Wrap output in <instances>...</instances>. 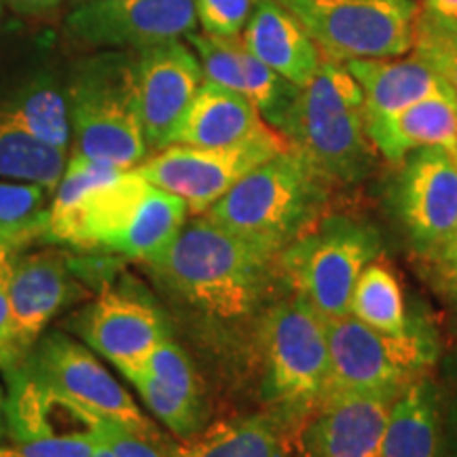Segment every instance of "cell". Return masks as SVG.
<instances>
[{
	"label": "cell",
	"mask_w": 457,
	"mask_h": 457,
	"mask_svg": "<svg viewBox=\"0 0 457 457\" xmlns=\"http://www.w3.org/2000/svg\"><path fill=\"white\" fill-rule=\"evenodd\" d=\"M278 256L197 214L162 254L140 265L176 307L205 327L259 328L279 293H286Z\"/></svg>",
	"instance_id": "obj_1"
},
{
	"label": "cell",
	"mask_w": 457,
	"mask_h": 457,
	"mask_svg": "<svg viewBox=\"0 0 457 457\" xmlns=\"http://www.w3.org/2000/svg\"><path fill=\"white\" fill-rule=\"evenodd\" d=\"M74 155L134 170L151 155L145 138L134 49H104L64 71Z\"/></svg>",
	"instance_id": "obj_2"
},
{
	"label": "cell",
	"mask_w": 457,
	"mask_h": 457,
	"mask_svg": "<svg viewBox=\"0 0 457 457\" xmlns=\"http://www.w3.org/2000/svg\"><path fill=\"white\" fill-rule=\"evenodd\" d=\"M254 343L265 413L295 438L330 398L327 320L301 296L284 293L267 310Z\"/></svg>",
	"instance_id": "obj_3"
},
{
	"label": "cell",
	"mask_w": 457,
	"mask_h": 457,
	"mask_svg": "<svg viewBox=\"0 0 457 457\" xmlns=\"http://www.w3.org/2000/svg\"><path fill=\"white\" fill-rule=\"evenodd\" d=\"M333 187L290 146L245 174L204 214L236 236L282 253L322 219Z\"/></svg>",
	"instance_id": "obj_4"
},
{
	"label": "cell",
	"mask_w": 457,
	"mask_h": 457,
	"mask_svg": "<svg viewBox=\"0 0 457 457\" xmlns=\"http://www.w3.org/2000/svg\"><path fill=\"white\" fill-rule=\"evenodd\" d=\"M284 136L333 185H358L377 165L364 96L345 64L324 60L301 89Z\"/></svg>",
	"instance_id": "obj_5"
},
{
	"label": "cell",
	"mask_w": 457,
	"mask_h": 457,
	"mask_svg": "<svg viewBox=\"0 0 457 457\" xmlns=\"http://www.w3.org/2000/svg\"><path fill=\"white\" fill-rule=\"evenodd\" d=\"M381 248L384 239L370 222L347 214L322 216L278 256L286 293L301 296L324 320L350 316L360 273Z\"/></svg>",
	"instance_id": "obj_6"
},
{
	"label": "cell",
	"mask_w": 457,
	"mask_h": 457,
	"mask_svg": "<svg viewBox=\"0 0 457 457\" xmlns=\"http://www.w3.org/2000/svg\"><path fill=\"white\" fill-rule=\"evenodd\" d=\"M330 350V396L358 394L394 400L430 375L438 358L436 341L424 327L387 335L343 316L327 320Z\"/></svg>",
	"instance_id": "obj_7"
},
{
	"label": "cell",
	"mask_w": 457,
	"mask_h": 457,
	"mask_svg": "<svg viewBox=\"0 0 457 457\" xmlns=\"http://www.w3.org/2000/svg\"><path fill=\"white\" fill-rule=\"evenodd\" d=\"M318 45L324 60L400 57L413 51L415 0H278Z\"/></svg>",
	"instance_id": "obj_8"
},
{
	"label": "cell",
	"mask_w": 457,
	"mask_h": 457,
	"mask_svg": "<svg viewBox=\"0 0 457 457\" xmlns=\"http://www.w3.org/2000/svg\"><path fill=\"white\" fill-rule=\"evenodd\" d=\"M85 293L79 256L62 248L17 254L9 273L7 324L0 330V373L20 367L49 324Z\"/></svg>",
	"instance_id": "obj_9"
},
{
	"label": "cell",
	"mask_w": 457,
	"mask_h": 457,
	"mask_svg": "<svg viewBox=\"0 0 457 457\" xmlns=\"http://www.w3.org/2000/svg\"><path fill=\"white\" fill-rule=\"evenodd\" d=\"M288 138L267 125L228 146L170 145L136 165L142 179L182 197L193 216L208 212L245 174L290 148Z\"/></svg>",
	"instance_id": "obj_10"
},
{
	"label": "cell",
	"mask_w": 457,
	"mask_h": 457,
	"mask_svg": "<svg viewBox=\"0 0 457 457\" xmlns=\"http://www.w3.org/2000/svg\"><path fill=\"white\" fill-rule=\"evenodd\" d=\"M68 330L111 360L121 375L138 367L159 343L171 337L162 303L128 273L106 279L96 299L68 320Z\"/></svg>",
	"instance_id": "obj_11"
},
{
	"label": "cell",
	"mask_w": 457,
	"mask_h": 457,
	"mask_svg": "<svg viewBox=\"0 0 457 457\" xmlns=\"http://www.w3.org/2000/svg\"><path fill=\"white\" fill-rule=\"evenodd\" d=\"M20 369L37 384L72 400L89 413L119 421L146 436L163 438L129 392L108 373L94 350L72 339L64 330H47Z\"/></svg>",
	"instance_id": "obj_12"
},
{
	"label": "cell",
	"mask_w": 457,
	"mask_h": 457,
	"mask_svg": "<svg viewBox=\"0 0 457 457\" xmlns=\"http://www.w3.org/2000/svg\"><path fill=\"white\" fill-rule=\"evenodd\" d=\"M394 208L421 254H445L457 237V157L428 146L398 163Z\"/></svg>",
	"instance_id": "obj_13"
},
{
	"label": "cell",
	"mask_w": 457,
	"mask_h": 457,
	"mask_svg": "<svg viewBox=\"0 0 457 457\" xmlns=\"http://www.w3.org/2000/svg\"><path fill=\"white\" fill-rule=\"evenodd\" d=\"M195 0H85L64 20V34L94 49H140L197 30Z\"/></svg>",
	"instance_id": "obj_14"
},
{
	"label": "cell",
	"mask_w": 457,
	"mask_h": 457,
	"mask_svg": "<svg viewBox=\"0 0 457 457\" xmlns=\"http://www.w3.org/2000/svg\"><path fill=\"white\" fill-rule=\"evenodd\" d=\"M142 128L148 153L174 145L188 104L204 83L195 51L180 38L134 49Z\"/></svg>",
	"instance_id": "obj_15"
},
{
	"label": "cell",
	"mask_w": 457,
	"mask_h": 457,
	"mask_svg": "<svg viewBox=\"0 0 457 457\" xmlns=\"http://www.w3.org/2000/svg\"><path fill=\"white\" fill-rule=\"evenodd\" d=\"M123 377L134 384L142 403L176 441L197 436L210 424V404L195 364L174 337H168Z\"/></svg>",
	"instance_id": "obj_16"
},
{
	"label": "cell",
	"mask_w": 457,
	"mask_h": 457,
	"mask_svg": "<svg viewBox=\"0 0 457 457\" xmlns=\"http://www.w3.org/2000/svg\"><path fill=\"white\" fill-rule=\"evenodd\" d=\"M390 398L330 396L293 438L295 457H381Z\"/></svg>",
	"instance_id": "obj_17"
},
{
	"label": "cell",
	"mask_w": 457,
	"mask_h": 457,
	"mask_svg": "<svg viewBox=\"0 0 457 457\" xmlns=\"http://www.w3.org/2000/svg\"><path fill=\"white\" fill-rule=\"evenodd\" d=\"M242 43L262 64L305 87L316 77L324 57L299 20L278 0H259L242 32Z\"/></svg>",
	"instance_id": "obj_18"
},
{
	"label": "cell",
	"mask_w": 457,
	"mask_h": 457,
	"mask_svg": "<svg viewBox=\"0 0 457 457\" xmlns=\"http://www.w3.org/2000/svg\"><path fill=\"white\" fill-rule=\"evenodd\" d=\"M367 131L377 153L394 165L428 146H443L455 153L457 94H434L398 112L367 119Z\"/></svg>",
	"instance_id": "obj_19"
},
{
	"label": "cell",
	"mask_w": 457,
	"mask_h": 457,
	"mask_svg": "<svg viewBox=\"0 0 457 457\" xmlns=\"http://www.w3.org/2000/svg\"><path fill=\"white\" fill-rule=\"evenodd\" d=\"M267 128L248 96L204 79L174 136V145L228 146Z\"/></svg>",
	"instance_id": "obj_20"
},
{
	"label": "cell",
	"mask_w": 457,
	"mask_h": 457,
	"mask_svg": "<svg viewBox=\"0 0 457 457\" xmlns=\"http://www.w3.org/2000/svg\"><path fill=\"white\" fill-rule=\"evenodd\" d=\"M345 68L356 79L364 96L367 119L386 117L434 94L453 91L421 57H375L350 60Z\"/></svg>",
	"instance_id": "obj_21"
},
{
	"label": "cell",
	"mask_w": 457,
	"mask_h": 457,
	"mask_svg": "<svg viewBox=\"0 0 457 457\" xmlns=\"http://www.w3.org/2000/svg\"><path fill=\"white\" fill-rule=\"evenodd\" d=\"M170 457H295L293 438L267 413L228 417L188 441H168Z\"/></svg>",
	"instance_id": "obj_22"
},
{
	"label": "cell",
	"mask_w": 457,
	"mask_h": 457,
	"mask_svg": "<svg viewBox=\"0 0 457 457\" xmlns=\"http://www.w3.org/2000/svg\"><path fill=\"white\" fill-rule=\"evenodd\" d=\"M438 384L426 375L392 400L381 457H438Z\"/></svg>",
	"instance_id": "obj_23"
},
{
	"label": "cell",
	"mask_w": 457,
	"mask_h": 457,
	"mask_svg": "<svg viewBox=\"0 0 457 457\" xmlns=\"http://www.w3.org/2000/svg\"><path fill=\"white\" fill-rule=\"evenodd\" d=\"M66 163L68 151L34 138L0 114V179L37 182L54 193Z\"/></svg>",
	"instance_id": "obj_24"
},
{
	"label": "cell",
	"mask_w": 457,
	"mask_h": 457,
	"mask_svg": "<svg viewBox=\"0 0 457 457\" xmlns=\"http://www.w3.org/2000/svg\"><path fill=\"white\" fill-rule=\"evenodd\" d=\"M51 191L37 182L0 179V245L24 253L45 242L49 225Z\"/></svg>",
	"instance_id": "obj_25"
},
{
	"label": "cell",
	"mask_w": 457,
	"mask_h": 457,
	"mask_svg": "<svg viewBox=\"0 0 457 457\" xmlns=\"http://www.w3.org/2000/svg\"><path fill=\"white\" fill-rule=\"evenodd\" d=\"M350 313L367 327L387 335H404L409 327L403 288L390 267L373 261L360 273Z\"/></svg>",
	"instance_id": "obj_26"
},
{
	"label": "cell",
	"mask_w": 457,
	"mask_h": 457,
	"mask_svg": "<svg viewBox=\"0 0 457 457\" xmlns=\"http://www.w3.org/2000/svg\"><path fill=\"white\" fill-rule=\"evenodd\" d=\"M242 72L244 94L256 106L262 121L284 136L290 114H293V108L299 100L301 87H296L295 83H290L273 68L256 60L253 54L245 51V47L242 55Z\"/></svg>",
	"instance_id": "obj_27"
},
{
	"label": "cell",
	"mask_w": 457,
	"mask_h": 457,
	"mask_svg": "<svg viewBox=\"0 0 457 457\" xmlns=\"http://www.w3.org/2000/svg\"><path fill=\"white\" fill-rule=\"evenodd\" d=\"M411 54L421 57L457 94V20L420 9Z\"/></svg>",
	"instance_id": "obj_28"
},
{
	"label": "cell",
	"mask_w": 457,
	"mask_h": 457,
	"mask_svg": "<svg viewBox=\"0 0 457 457\" xmlns=\"http://www.w3.org/2000/svg\"><path fill=\"white\" fill-rule=\"evenodd\" d=\"M188 47L195 51L199 64L204 68V77L225 87H231L244 94L242 37H216L208 32L187 34Z\"/></svg>",
	"instance_id": "obj_29"
},
{
	"label": "cell",
	"mask_w": 457,
	"mask_h": 457,
	"mask_svg": "<svg viewBox=\"0 0 457 457\" xmlns=\"http://www.w3.org/2000/svg\"><path fill=\"white\" fill-rule=\"evenodd\" d=\"M259 0H195L199 26L216 37H242Z\"/></svg>",
	"instance_id": "obj_30"
},
{
	"label": "cell",
	"mask_w": 457,
	"mask_h": 457,
	"mask_svg": "<svg viewBox=\"0 0 457 457\" xmlns=\"http://www.w3.org/2000/svg\"><path fill=\"white\" fill-rule=\"evenodd\" d=\"M98 436L114 457H170L168 438L146 436L106 417H100Z\"/></svg>",
	"instance_id": "obj_31"
},
{
	"label": "cell",
	"mask_w": 457,
	"mask_h": 457,
	"mask_svg": "<svg viewBox=\"0 0 457 457\" xmlns=\"http://www.w3.org/2000/svg\"><path fill=\"white\" fill-rule=\"evenodd\" d=\"M438 384V415H441V443L438 457H457V353L443 364Z\"/></svg>",
	"instance_id": "obj_32"
},
{
	"label": "cell",
	"mask_w": 457,
	"mask_h": 457,
	"mask_svg": "<svg viewBox=\"0 0 457 457\" xmlns=\"http://www.w3.org/2000/svg\"><path fill=\"white\" fill-rule=\"evenodd\" d=\"M4 7L13 11L15 15L21 17H38V15H49L55 9L62 7L64 0H3Z\"/></svg>",
	"instance_id": "obj_33"
},
{
	"label": "cell",
	"mask_w": 457,
	"mask_h": 457,
	"mask_svg": "<svg viewBox=\"0 0 457 457\" xmlns=\"http://www.w3.org/2000/svg\"><path fill=\"white\" fill-rule=\"evenodd\" d=\"M421 9L428 11V13L457 20V0H424Z\"/></svg>",
	"instance_id": "obj_34"
},
{
	"label": "cell",
	"mask_w": 457,
	"mask_h": 457,
	"mask_svg": "<svg viewBox=\"0 0 457 457\" xmlns=\"http://www.w3.org/2000/svg\"><path fill=\"white\" fill-rule=\"evenodd\" d=\"M9 273H11V265L0 273V330L4 328V324H7V316H9Z\"/></svg>",
	"instance_id": "obj_35"
},
{
	"label": "cell",
	"mask_w": 457,
	"mask_h": 457,
	"mask_svg": "<svg viewBox=\"0 0 457 457\" xmlns=\"http://www.w3.org/2000/svg\"><path fill=\"white\" fill-rule=\"evenodd\" d=\"M9 438V421H7V390L0 384V445Z\"/></svg>",
	"instance_id": "obj_36"
},
{
	"label": "cell",
	"mask_w": 457,
	"mask_h": 457,
	"mask_svg": "<svg viewBox=\"0 0 457 457\" xmlns=\"http://www.w3.org/2000/svg\"><path fill=\"white\" fill-rule=\"evenodd\" d=\"M443 259H445V262H447V265H449V270L453 271L455 276H457V237H455V242L451 244L449 248H447V253L443 254Z\"/></svg>",
	"instance_id": "obj_37"
},
{
	"label": "cell",
	"mask_w": 457,
	"mask_h": 457,
	"mask_svg": "<svg viewBox=\"0 0 457 457\" xmlns=\"http://www.w3.org/2000/svg\"><path fill=\"white\" fill-rule=\"evenodd\" d=\"M15 256H17V253H13V250H9L7 245H0V273L7 270L11 262H13Z\"/></svg>",
	"instance_id": "obj_38"
},
{
	"label": "cell",
	"mask_w": 457,
	"mask_h": 457,
	"mask_svg": "<svg viewBox=\"0 0 457 457\" xmlns=\"http://www.w3.org/2000/svg\"><path fill=\"white\" fill-rule=\"evenodd\" d=\"M89 457H114V455H112V451L106 447V443L100 438V445H98V447H96V451Z\"/></svg>",
	"instance_id": "obj_39"
},
{
	"label": "cell",
	"mask_w": 457,
	"mask_h": 457,
	"mask_svg": "<svg viewBox=\"0 0 457 457\" xmlns=\"http://www.w3.org/2000/svg\"><path fill=\"white\" fill-rule=\"evenodd\" d=\"M4 11H7V7H4V3H3V0H0V20H3V17H4Z\"/></svg>",
	"instance_id": "obj_40"
},
{
	"label": "cell",
	"mask_w": 457,
	"mask_h": 457,
	"mask_svg": "<svg viewBox=\"0 0 457 457\" xmlns=\"http://www.w3.org/2000/svg\"><path fill=\"white\" fill-rule=\"evenodd\" d=\"M77 3H85V0H74V4H77Z\"/></svg>",
	"instance_id": "obj_41"
},
{
	"label": "cell",
	"mask_w": 457,
	"mask_h": 457,
	"mask_svg": "<svg viewBox=\"0 0 457 457\" xmlns=\"http://www.w3.org/2000/svg\"><path fill=\"white\" fill-rule=\"evenodd\" d=\"M455 157H457V148H455Z\"/></svg>",
	"instance_id": "obj_42"
}]
</instances>
